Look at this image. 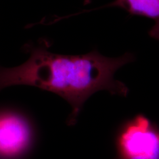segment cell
Here are the masks:
<instances>
[{
  "instance_id": "1",
  "label": "cell",
  "mask_w": 159,
  "mask_h": 159,
  "mask_svg": "<svg viewBox=\"0 0 159 159\" xmlns=\"http://www.w3.org/2000/svg\"><path fill=\"white\" fill-rule=\"evenodd\" d=\"M51 45L47 39L28 43L23 47L29 54L25 62L11 68L0 66V90L12 85H30L57 94L71 107L69 125L76 123L84 103L97 91L127 96V87L114 79V75L134 60L131 54L110 58L94 50L83 55H61L49 51Z\"/></svg>"
},
{
  "instance_id": "2",
  "label": "cell",
  "mask_w": 159,
  "mask_h": 159,
  "mask_svg": "<svg viewBox=\"0 0 159 159\" xmlns=\"http://www.w3.org/2000/svg\"><path fill=\"white\" fill-rule=\"evenodd\" d=\"M117 146L119 159H159V131L139 116L122 131Z\"/></svg>"
},
{
  "instance_id": "3",
  "label": "cell",
  "mask_w": 159,
  "mask_h": 159,
  "mask_svg": "<svg viewBox=\"0 0 159 159\" xmlns=\"http://www.w3.org/2000/svg\"><path fill=\"white\" fill-rule=\"evenodd\" d=\"M34 131L23 115L12 111L0 113V159H16L31 146Z\"/></svg>"
},
{
  "instance_id": "4",
  "label": "cell",
  "mask_w": 159,
  "mask_h": 159,
  "mask_svg": "<svg viewBox=\"0 0 159 159\" xmlns=\"http://www.w3.org/2000/svg\"><path fill=\"white\" fill-rule=\"evenodd\" d=\"M110 7H119L130 14L152 19L155 24L150 31V35L159 40V0H114L98 8Z\"/></svg>"
},
{
  "instance_id": "5",
  "label": "cell",
  "mask_w": 159,
  "mask_h": 159,
  "mask_svg": "<svg viewBox=\"0 0 159 159\" xmlns=\"http://www.w3.org/2000/svg\"><path fill=\"white\" fill-rule=\"evenodd\" d=\"M90 1V0H84L85 2H89Z\"/></svg>"
}]
</instances>
